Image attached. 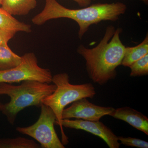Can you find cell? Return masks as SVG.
<instances>
[{
	"label": "cell",
	"mask_w": 148,
	"mask_h": 148,
	"mask_svg": "<svg viewBox=\"0 0 148 148\" xmlns=\"http://www.w3.org/2000/svg\"><path fill=\"white\" fill-rule=\"evenodd\" d=\"M16 33L0 29V46L8 44Z\"/></svg>",
	"instance_id": "obj_17"
},
{
	"label": "cell",
	"mask_w": 148,
	"mask_h": 148,
	"mask_svg": "<svg viewBox=\"0 0 148 148\" xmlns=\"http://www.w3.org/2000/svg\"><path fill=\"white\" fill-rule=\"evenodd\" d=\"M0 29L15 33H30L32 31L31 25L18 21L1 7H0Z\"/></svg>",
	"instance_id": "obj_11"
},
{
	"label": "cell",
	"mask_w": 148,
	"mask_h": 148,
	"mask_svg": "<svg viewBox=\"0 0 148 148\" xmlns=\"http://www.w3.org/2000/svg\"><path fill=\"white\" fill-rule=\"evenodd\" d=\"M76 2L79 6L82 7H86L91 3L92 0H73Z\"/></svg>",
	"instance_id": "obj_18"
},
{
	"label": "cell",
	"mask_w": 148,
	"mask_h": 148,
	"mask_svg": "<svg viewBox=\"0 0 148 148\" xmlns=\"http://www.w3.org/2000/svg\"><path fill=\"white\" fill-rule=\"evenodd\" d=\"M39 143L23 137L0 138V148H40Z\"/></svg>",
	"instance_id": "obj_14"
},
{
	"label": "cell",
	"mask_w": 148,
	"mask_h": 148,
	"mask_svg": "<svg viewBox=\"0 0 148 148\" xmlns=\"http://www.w3.org/2000/svg\"><path fill=\"white\" fill-rule=\"evenodd\" d=\"M110 116L127 123L136 129L148 135V118L143 113L128 107L115 109Z\"/></svg>",
	"instance_id": "obj_9"
},
{
	"label": "cell",
	"mask_w": 148,
	"mask_h": 148,
	"mask_svg": "<svg viewBox=\"0 0 148 148\" xmlns=\"http://www.w3.org/2000/svg\"><path fill=\"white\" fill-rule=\"evenodd\" d=\"M3 0H0V5H1Z\"/></svg>",
	"instance_id": "obj_21"
},
{
	"label": "cell",
	"mask_w": 148,
	"mask_h": 148,
	"mask_svg": "<svg viewBox=\"0 0 148 148\" xmlns=\"http://www.w3.org/2000/svg\"><path fill=\"white\" fill-rule=\"evenodd\" d=\"M92 1H95V0H92ZM142 1L146 4L148 3V0H142Z\"/></svg>",
	"instance_id": "obj_19"
},
{
	"label": "cell",
	"mask_w": 148,
	"mask_h": 148,
	"mask_svg": "<svg viewBox=\"0 0 148 148\" xmlns=\"http://www.w3.org/2000/svg\"><path fill=\"white\" fill-rule=\"evenodd\" d=\"M52 82L56 86L54 92L42 100V103L51 109L56 116L55 124L59 125L61 130L62 143H69L61 124L62 112L66 106L83 98H92L96 94L95 88L91 83L73 84L70 83L69 76L61 73L52 77Z\"/></svg>",
	"instance_id": "obj_4"
},
{
	"label": "cell",
	"mask_w": 148,
	"mask_h": 148,
	"mask_svg": "<svg viewBox=\"0 0 148 148\" xmlns=\"http://www.w3.org/2000/svg\"><path fill=\"white\" fill-rule=\"evenodd\" d=\"M21 56L14 53L8 44L0 46V71L16 67L21 62Z\"/></svg>",
	"instance_id": "obj_13"
},
{
	"label": "cell",
	"mask_w": 148,
	"mask_h": 148,
	"mask_svg": "<svg viewBox=\"0 0 148 148\" xmlns=\"http://www.w3.org/2000/svg\"><path fill=\"white\" fill-rule=\"evenodd\" d=\"M118 140L120 144L127 147H135L138 148H148V143L141 139L131 138L118 136Z\"/></svg>",
	"instance_id": "obj_16"
},
{
	"label": "cell",
	"mask_w": 148,
	"mask_h": 148,
	"mask_svg": "<svg viewBox=\"0 0 148 148\" xmlns=\"http://www.w3.org/2000/svg\"><path fill=\"white\" fill-rule=\"evenodd\" d=\"M40 114L35 123L27 127H16L17 132L36 140L41 148H64L54 129L56 116L49 106L42 103Z\"/></svg>",
	"instance_id": "obj_5"
},
{
	"label": "cell",
	"mask_w": 148,
	"mask_h": 148,
	"mask_svg": "<svg viewBox=\"0 0 148 148\" xmlns=\"http://www.w3.org/2000/svg\"><path fill=\"white\" fill-rule=\"evenodd\" d=\"M126 9V5L121 2L96 3L79 9H70L56 0H45L43 10L33 17L32 21L35 25L40 26L51 19L70 18L78 24V36L81 39L91 25L103 21H117Z\"/></svg>",
	"instance_id": "obj_2"
},
{
	"label": "cell",
	"mask_w": 148,
	"mask_h": 148,
	"mask_svg": "<svg viewBox=\"0 0 148 148\" xmlns=\"http://www.w3.org/2000/svg\"><path fill=\"white\" fill-rule=\"evenodd\" d=\"M1 8L12 15L28 14L37 5V0H3Z\"/></svg>",
	"instance_id": "obj_10"
},
{
	"label": "cell",
	"mask_w": 148,
	"mask_h": 148,
	"mask_svg": "<svg viewBox=\"0 0 148 148\" xmlns=\"http://www.w3.org/2000/svg\"><path fill=\"white\" fill-rule=\"evenodd\" d=\"M3 103H2L1 102H0V112L1 111V109Z\"/></svg>",
	"instance_id": "obj_20"
},
{
	"label": "cell",
	"mask_w": 148,
	"mask_h": 148,
	"mask_svg": "<svg viewBox=\"0 0 148 148\" xmlns=\"http://www.w3.org/2000/svg\"><path fill=\"white\" fill-rule=\"evenodd\" d=\"M52 75L50 70L39 66L34 53H27L21 56V62L12 69L0 71V83L35 80L51 84Z\"/></svg>",
	"instance_id": "obj_6"
},
{
	"label": "cell",
	"mask_w": 148,
	"mask_h": 148,
	"mask_svg": "<svg viewBox=\"0 0 148 148\" xmlns=\"http://www.w3.org/2000/svg\"><path fill=\"white\" fill-rule=\"evenodd\" d=\"M114 110L112 107L97 106L90 103L86 98H83L72 103L69 108L64 109L62 112V118L99 121L103 116L110 115Z\"/></svg>",
	"instance_id": "obj_7"
},
{
	"label": "cell",
	"mask_w": 148,
	"mask_h": 148,
	"mask_svg": "<svg viewBox=\"0 0 148 148\" xmlns=\"http://www.w3.org/2000/svg\"><path fill=\"white\" fill-rule=\"evenodd\" d=\"M122 32L121 28L116 30L109 26L97 46L88 49L80 45L78 48L77 51L86 61L88 76L95 83L103 85L116 77V69L121 65L126 47L120 39Z\"/></svg>",
	"instance_id": "obj_1"
},
{
	"label": "cell",
	"mask_w": 148,
	"mask_h": 148,
	"mask_svg": "<svg viewBox=\"0 0 148 148\" xmlns=\"http://www.w3.org/2000/svg\"><path fill=\"white\" fill-rule=\"evenodd\" d=\"M131 77L142 76L148 74V54L135 61L129 66Z\"/></svg>",
	"instance_id": "obj_15"
},
{
	"label": "cell",
	"mask_w": 148,
	"mask_h": 148,
	"mask_svg": "<svg viewBox=\"0 0 148 148\" xmlns=\"http://www.w3.org/2000/svg\"><path fill=\"white\" fill-rule=\"evenodd\" d=\"M56 88L54 84L35 80L25 81L17 86L0 83V95H8L10 99L8 103L3 104L1 112L13 125L20 111L30 106L40 107L42 100L53 93Z\"/></svg>",
	"instance_id": "obj_3"
},
{
	"label": "cell",
	"mask_w": 148,
	"mask_h": 148,
	"mask_svg": "<svg viewBox=\"0 0 148 148\" xmlns=\"http://www.w3.org/2000/svg\"><path fill=\"white\" fill-rule=\"evenodd\" d=\"M148 54V36L142 42L133 47H125V52L122 61L121 65L129 67L135 61L143 58Z\"/></svg>",
	"instance_id": "obj_12"
},
{
	"label": "cell",
	"mask_w": 148,
	"mask_h": 148,
	"mask_svg": "<svg viewBox=\"0 0 148 148\" xmlns=\"http://www.w3.org/2000/svg\"><path fill=\"white\" fill-rule=\"evenodd\" d=\"M63 127L81 130L91 133L101 138L110 148H119L120 143L117 136L108 126L101 122L88 121L82 119H62Z\"/></svg>",
	"instance_id": "obj_8"
}]
</instances>
